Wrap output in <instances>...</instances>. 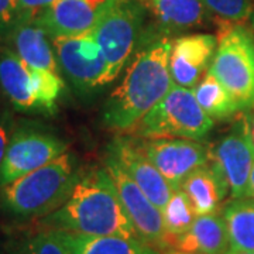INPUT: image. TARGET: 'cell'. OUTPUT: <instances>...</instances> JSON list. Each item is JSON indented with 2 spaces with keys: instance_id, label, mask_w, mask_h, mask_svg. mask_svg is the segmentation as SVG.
<instances>
[{
  "instance_id": "6da1fadb",
  "label": "cell",
  "mask_w": 254,
  "mask_h": 254,
  "mask_svg": "<svg viewBox=\"0 0 254 254\" xmlns=\"http://www.w3.org/2000/svg\"><path fill=\"white\" fill-rule=\"evenodd\" d=\"M173 41L158 37L137 53L123 81L105 105L103 123L113 130L131 131L175 85L170 72Z\"/></svg>"
},
{
  "instance_id": "7a4b0ae2",
  "label": "cell",
  "mask_w": 254,
  "mask_h": 254,
  "mask_svg": "<svg viewBox=\"0 0 254 254\" xmlns=\"http://www.w3.org/2000/svg\"><path fill=\"white\" fill-rule=\"evenodd\" d=\"M41 223L47 229L75 235L140 239L106 167L81 175L68 200Z\"/></svg>"
},
{
  "instance_id": "3957f363",
  "label": "cell",
  "mask_w": 254,
  "mask_h": 254,
  "mask_svg": "<svg viewBox=\"0 0 254 254\" xmlns=\"http://www.w3.org/2000/svg\"><path fill=\"white\" fill-rule=\"evenodd\" d=\"M79 178L75 157L65 151L44 167L1 187L0 209L13 218H46L68 200Z\"/></svg>"
},
{
  "instance_id": "277c9868",
  "label": "cell",
  "mask_w": 254,
  "mask_h": 254,
  "mask_svg": "<svg viewBox=\"0 0 254 254\" xmlns=\"http://www.w3.org/2000/svg\"><path fill=\"white\" fill-rule=\"evenodd\" d=\"M216 38L218 47L209 73L240 108H254V30L245 23L222 20Z\"/></svg>"
},
{
  "instance_id": "5b68a950",
  "label": "cell",
  "mask_w": 254,
  "mask_h": 254,
  "mask_svg": "<svg viewBox=\"0 0 254 254\" xmlns=\"http://www.w3.org/2000/svg\"><path fill=\"white\" fill-rule=\"evenodd\" d=\"M64 86L61 73L31 68L10 48H0V91L16 110L51 115Z\"/></svg>"
},
{
  "instance_id": "8992f818",
  "label": "cell",
  "mask_w": 254,
  "mask_h": 254,
  "mask_svg": "<svg viewBox=\"0 0 254 254\" xmlns=\"http://www.w3.org/2000/svg\"><path fill=\"white\" fill-rule=\"evenodd\" d=\"M213 120L199 106L190 88L174 85L163 99L137 123L131 133L141 138L203 140Z\"/></svg>"
},
{
  "instance_id": "52a82bcc",
  "label": "cell",
  "mask_w": 254,
  "mask_h": 254,
  "mask_svg": "<svg viewBox=\"0 0 254 254\" xmlns=\"http://www.w3.org/2000/svg\"><path fill=\"white\" fill-rule=\"evenodd\" d=\"M143 9L137 0H118L92 30L106 64L103 86L115 81L130 61L143 23Z\"/></svg>"
},
{
  "instance_id": "ba28073f",
  "label": "cell",
  "mask_w": 254,
  "mask_h": 254,
  "mask_svg": "<svg viewBox=\"0 0 254 254\" xmlns=\"http://www.w3.org/2000/svg\"><path fill=\"white\" fill-rule=\"evenodd\" d=\"M60 72L81 93L103 86L106 64L93 31L78 36L53 37Z\"/></svg>"
},
{
  "instance_id": "9c48e42d",
  "label": "cell",
  "mask_w": 254,
  "mask_h": 254,
  "mask_svg": "<svg viewBox=\"0 0 254 254\" xmlns=\"http://www.w3.org/2000/svg\"><path fill=\"white\" fill-rule=\"evenodd\" d=\"M105 167L138 237L155 249L171 247V242L165 233L163 212L148 199V196L112 155H108Z\"/></svg>"
},
{
  "instance_id": "30bf717a",
  "label": "cell",
  "mask_w": 254,
  "mask_h": 254,
  "mask_svg": "<svg viewBox=\"0 0 254 254\" xmlns=\"http://www.w3.org/2000/svg\"><path fill=\"white\" fill-rule=\"evenodd\" d=\"M209 160L223 174L233 199L245 198L249 177L254 165V140L252 123L246 115L209 150Z\"/></svg>"
},
{
  "instance_id": "8fae6325",
  "label": "cell",
  "mask_w": 254,
  "mask_h": 254,
  "mask_svg": "<svg viewBox=\"0 0 254 254\" xmlns=\"http://www.w3.org/2000/svg\"><path fill=\"white\" fill-rule=\"evenodd\" d=\"M68 151V145L53 133L37 128H17L0 167V188L36 171Z\"/></svg>"
},
{
  "instance_id": "7c38bea8",
  "label": "cell",
  "mask_w": 254,
  "mask_h": 254,
  "mask_svg": "<svg viewBox=\"0 0 254 254\" xmlns=\"http://www.w3.org/2000/svg\"><path fill=\"white\" fill-rule=\"evenodd\" d=\"M138 145L174 190H181L190 174L209 160V148L198 140L143 138Z\"/></svg>"
},
{
  "instance_id": "4fadbf2b",
  "label": "cell",
  "mask_w": 254,
  "mask_h": 254,
  "mask_svg": "<svg viewBox=\"0 0 254 254\" xmlns=\"http://www.w3.org/2000/svg\"><path fill=\"white\" fill-rule=\"evenodd\" d=\"M118 0H57L36 17L51 37L78 36L98 26Z\"/></svg>"
},
{
  "instance_id": "5bb4252c",
  "label": "cell",
  "mask_w": 254,
  "mask_h": 254,
  "mask_svg": "<svg viewBox=\"0 0 254 254\" xmlns=\"http://www.w3.org/2000/svg\"><path fill=\"white\" fill-rule=\"evenodd\" d=\"M109 155L123 167V170L140 187L148 199L163 212L165 205L173 196L174 190L164 178L163 174L143 153L137 140L126 137L115 138L109 147Z\"/></svg>"
},
{
  "instance_id": "9a60e30c",
  "label": "cell",
  "mask_w": 254,
  "mask_h": 254,
  "mask_svg": "<svg viewBox=\"0 0 254 254\" xmlns=\"http://www.w3.org/2000/svg\"><path fill=\"white\" fill-rule=\"evenodd\" d=\"M218 47L213 34H188L178 37L173 43L170 55V72L175 85L195 88L199 83Z\"/></svg>"
},
{
  "instance_id": "2e32d148",
  "label": "cell",
  "mask_w": 254,
  "mask_h": 254,
  "mask_svg": "<svg viewBox=\"0 0 254 254\" xmlns=\"http://www.w3.org/2000/svg\"><path fill=\"white\" fill-rule=\"evenodd\" d=\"M3 46L10 48L31 68L61 73L51 37L36 21L20 23Z\"/></svg>"
},
{
  "instance_id": "e0dca14e",
  "label": "cell",
  "mask_w": 254,
  "mask_h": 254,
  "mask_svg": "<svg viewBox=\"0 0 254 254\" xmlns=\"http://www.w3.org/2000/svg\"><path fill=\"white\" fill-rule=\"evenodd\" d=\"M196 216L216 213L229 190L226 180L215 164L206 163L190 174L182 184Z\"/></svg>"
},
{
  "instance_id": "ac0fdd59",
  "label": "cell",
  "mask_w": 254,
  "mask_h": 254,
  "mask_svg": "<svg viewBox=\"0 0 254 254\" xmlns=\"http://www.w3.org/2000/svg\"><path fill=\"white\" fill-rule=\"evenodd\" d=\"M173 246L182 252L202 254H225L230 250L226 223L222 215L196 216L188 232L174 239Z\"/></svg>"
},
{
  "instance_id": "d6986e66",
  "label": "cell",
  "mask_w": 254,
  "mask_h": 254,
  "mask_svg": "<svg viewBox=\"0 0 254 254\" xmlns=\"http://www.w3.org/2000/svg\"><path fill=\"white\" fill-rule=\"evenodd\" d=\"M170 30H188L208 21L210 11L200 0H137Z\"/></svg>"
},
{
  "instance_id": "ffe728a7",
  "label": "cell",
  "mask_w": 254,
  "mask_h": 254,
  "mask_svg": "<svg viewBox=\"0 0 254 254\" xmlns=\"http://www.w3.org/2000/svg\"><path fill=\"white\" fill-rule=\"evenodd\" d=\"M63 233L73 254H160L155 247L140 239Z\"/></svg>"
},
{
  "instance_id": "44dd1931",
  "label": "cell",
  "mask_w": 254,
  "mask_h": 254,
  "mask_svg": "<svg viewBox=\"0 0 254 254\" xmlns=\"http://www.w3.org/2000/svg\"><path fill=\"white\" fill-rule=\"evenodd\" d=\"M222 216L226 223L230 249L254 253V200L233 199L223 208Z\"/></svg>"
},
{
  "instance_id": "7402d4cb",
  "label": "cell",
  "mask_w": 254,
  "mask_h": 254,
  "mask_svg": "<svg viewBox=\"0 0 254 254\" xmlns=\"http://www.w3.org/2000/svg\"><path fill=\"white\" fill-rule=\"evenodd\" d=\"M192 91L200 108L212 120H226L242 109L237 100L212 73L208 72Z\"/></svg>"
},
{
  "instance_id": "603a6c76",
  "label": "cell",
  "mask_w": 254,
  "mask_h": 254,
  "mask_svg": "<svg viewBox=\"0 0 254 254\" xmlns=\"http://www.w3.org/2000/svg\"><path fill=\"white\" fill-rule=\"evenodd\" d=\"M164 226L165 233L173 245L174 239L184 235L190 230L193 220L196 218V213L190 203V198L182 190H174L171 199L163 209Z\"/></svg>"
},
{
  "instance_id": "cb8c5ba5",
  "label": "cell",
  "mask_w": 254,
  "mask_h": 254,
  "mask_svg": "<svg viewBox=\"0 0 254 254\" xmlns=\"http://www.w3.org/2000/svg\"><path fill=\"white\" fill-rule=\"evenodd\" d=\"M220 20L245 23L253 14V0H200Z\"/></svg>"
},
{
  "instance_id": "d4e9b609",
  "label": "cell",
  "mask_w": 254,
  "mask_h": 254,
  "mask_svg": "<svg viewBox=\"0 0 254 254\" xmlns=\"http://www.w3.org/2000/svg\"><path fill=\"white\" fill-rule=\"evenodd\" d=\"M27 254H69V252L63 232L47 229L28 242Z\"/></svg>"
},
{
  "instance_id": "484cf974",
  "label": "cell",
  "mask_w": 254,
  "mask_h": 254,
  "mask_svg": "<svg viewBox=\"0 0 254 254\" xmlns=\"http://www.w3.org/2000/svg\"><path fill=\"white\" fill-rule=\"evenodd\" d=\"M21 23L17 0H0V44H4L10 34Z\"/></svg>"
},
{
  "instance_id": "4316f807",
  "label": "cell",
  "mask_w": 254,
  "mask_h": 254,
  "mask_svg": "<svg viewBox=\"0 0 254 254\" xmlns=\"http://www.w3.org/2000/svg\"><path fill=\"white\" fill-rule=\"evenodd\" d=\"M57 0H17L21 23L23 21H34L36 17L48 9Z\"/></svg>"
},
{
  "instance_id": "83f0119b",
  "label": "cell",
  "mask_w": 254,
  "mask_h": 254,
  "mask_svg": "<svg viewBox=\"0 0 254 254\" xmlns=\"http://www.w3.org/2000/svg\"><path fill=\"white\" fill-rule=\"evenodd\" d=\"M10 137H11V134H10L9 118L4 113H0V167H1V163L4 160L7 147H9Z\"/></svg>"
},
{
  "instance_id": "f1b7e54d",
  "label": "cell",
  "mask_w": 254,
  "mask_h": 254,
  "mask_svg": "<svg viewBox=\"0 0 254 254\" xmlns=\"http://www.w3.org/2000/svg\"><path fill=\"white\" fill-rule=\"evenodd\" d=\"M245 198L254 199V165L252 173H250V177H249V184H247V190H246Z\"/></svg>"
},
{
  "instance_id": "f546056e",
  "label": "cell",
  "mask_w": 254,
  "mask_h": 254,
  "mask_svg": "<svg viewBox=\"0 0 254 254\" xmlns=\"http://www.w3.org/2000/svg\"><path fill=\"white\" fill-rule=\"evenodd\" d=\"M165 254H202V253H192V252H182V250H178V249H175V247H170Z\"/></svg>"
},
{
  "instance_id": "4dcf8cb0",
  "label": "cell",
  "mask_w": 254,
  "mask_h": 254,
  "mask_svg": "<svg viewBox=\"0 0 254 254\" xmlns=\"http://www.w3.org/2000/svg\"><path fill=\"white\" fill-rule=\"evenodd\" d=\"M225 254H254V253H247V252H237V250H232V249H230V250H229V252Z\"/></svg>"
},
{
  "instance_id": "1f68e13d",
  "label": "cell",
  "mask_w": 254,
  "mask_h": 254,
  "mask_svg": "<svg viewBox=\"0 0 254 254\" xmlns=\"http://www.w3.org/2000/svg\"><path fill=\"white\" fill-rule=\"evenodd\" d=\"M250 123H252V134H253V140H254V112L252 115V119H250Z\"/></svg>"
},
{
  "instance_id": "d6a6232c",
  "label": "cell",
  "mask_w": 254,
  "mask_h": 254,
  "mask_svg": "<svg viewBox=\"0 0 254 254\" xmlns=\"http://www.w3.org/2000/svg\"><path fill=\"white\" fill-rule=\"evenodd\" d=\"M250 20H252V27H253L254 30V11H253V14H252V17H250Z\"/></svg>"
},
{
  "instance_id": "836d02e7",
  "label": "cell",
  "mask_w": 254,
  "mask_h": 254,
  "mask_svg": "<svg viewBox=\"0 0 254 254\" xmlns=\"http://www.w3.org/2000/svg\"><path fill=\"white\" fill-rule=\"evenodd\" d=\"M66 246H68V245H66ZM68 252H69V254H73L72 252H71V250H69V247H68Z\"/></svg>"
},
{
  "instance_id": "e575fe53",
  "label": "cell",
  "mask_w": 254,
  "mask_h": 254,
  "mask_svg": "<svg viewBox=\"0 0 254 254\" xmlns=\"http://www.w3.org/2000/svg\"><path fill=\"white\" fill-rule=\"evenodd\" d=\"M253 200H254V199H253Z\"/></svg>"
}]
</instances>
